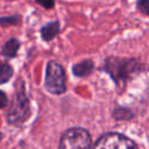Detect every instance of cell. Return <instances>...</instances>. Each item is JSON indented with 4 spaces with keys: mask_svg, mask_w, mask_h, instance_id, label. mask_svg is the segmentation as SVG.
Masks as SVG:
<instances>
[{
    "mask_svg": "<svg viewBox=\"0 0 149 149\" xmlns=\"http://www.w3.org/2000/svg\"><path fill=\"white\" fill-rule=\"evenodd\" d=\"M29 115H30L29 99L26 95L23 83L20 80L17 81L10 107L7 112V121L12 125H21L29 118Z\"/></svg>",
    "mask_w": 149,
    "mask_h": 149,
    "instance_id": "1",
    "label": "cell"
},
{
    "mask_svg": "<svg viewBox=\"0 0 149 149\" xmlns=\"http://www.w3.org/2000/svg\"><path fill=\"white\" fill-rule=\"evenodd\" d=\"M139 68L140 64L134 59H125L116 57H109L106 61L105 65V69L118 84L125 83L133 72L139 70Z\"/></svg>",
    "mask_w": 149,
    "mask_h": 149,
    "instance_id": "2",
    "label": "cell"
},
{
    "mask_svg": "<svg viewBox=\"0 0 149 149\" xmlns=\"http://www.w3.org/2000/svg\"><path fill=\"white\" fill-rule=\"evenodd\" d=\"M91 136L84 128H70L63 133L59 149H90Z\"/></svg>",
    "mask_w": 149,
    "mask_h": 149,
    "instance_id": "3",
    "label": "cell"
},
{
    "mask_svg": "<svg viewBox=\"0 0 149 149\" xmlns=\"http://www.w3.org/2000/svg\"><path fill=\"white\" fill-rule=\"evenodd\" d=\"M45 87L52 94H62L65 92V72L62 65L55 61H50L45 69Z\"/></svg>",
    "mask_w": 149,
    "mask_h": 149,
    "instance_id": "4",
    "label": "cell"
},
{
    "mask_svg": "<svg viewBox=\"0 0 149 149\" xmlns=\"http://www.w3.org/2000/svg\"><path fill=\"white\" fill-rule=\"evenodd\" d=\"M93 149H137L134 141L119 133L102 135L93 146Z\"/></svg>",
    "mask_w": 149,
    "mask_h": 149,
    "instance_id": "5",
    "label": "cell"
},
{
    "mask_svg": "<svg viewBox=\"0 0 149 149\" xmlns=\"http://www.w3.org/2000/svg\"><path fill=\"white\" fill-rule=\"evenodd\" d=\"M93 69H94L93 62L91 59H85V61H81V62L74 64L72 68V72L77 77H86L92 73Z\"/></svg>",
    "mask_w": 149,
    "mask_h": 149,
    "instance_id": "6",
    "label": "cell"
},
{
    "mask_svg": "<svg viewBox=\"0 0 149 149\" xmlns=\"http://www.w3.org/2000/svg\"><path fill=\"white\" fill-rule=\"evenodd\" d=\"M59 31V22L58 21H52L47 24H44L41 28V35L44 41H51L56 37V35Z\"/></svg>",
    "mask_w": 149,
    "mask_h": 149,
    "instance_id": "7",
    "label": "cell"
},
{
    "mask_svg": "<svg viewBox=\"0 0 149 149\" xmlns=\"http://www.w3.org/2000/svg\"><path fill=\"white\" fill-rule=\"evenodd\" d=\"M19 48H20V42L16 38H10L5 43V45L2 48V55L6 57H9V58H13V57H15Z\"/></svg>",
    "mask_w": 149,
    "mask_h": 149,
    "instance_id": "8",
    "label": "cell"
},
{
    "mask_svg": "<svg viewBox=\"0 0 149 149\" xmlns=\"http://www.w3.org/2000/svg\"><path fill=\"white\" fill-rule=\"evenodd\" d=\"M13 68L6 62H0V84H5L13 76Z\"/></svg>",
    "mask_w": 149,
    "mask_h": 149,
    "instance_id": "9",
    "label": "cell"
},
{
    "mask_svg": "<svg viewBox=\"0 0 149 149\" xmlns=\"http://www.w3.org/2000/svg\"><path fill=\"white\" fill-rule=\"evenodd\" d=\"M19 22H20V16H17V15L0 17V24L2 27H7V26H10V24H17Z\"/></svg>",
    "mask_w": 149,
    "mask_h": 149,
    "instance_id": "10",
    "label": "cell"
},
{
    "mask_svg": "<svg viewBox=\"0 0 149 149\" xmlns=\"http://www.w3.org/2000/svg\"><path fill=\"white\" fill-rule=\"evenodd\" d=\"M137 8L144 15L149 14V0H137Z\"/></svg>",
    "mask_w": 149,
    "mask_h": 149,
    "instance_id": "11",
    "label": "cell"
},
{
    "mask_svg": "<svg viewBox=\"0 0 149 149\" xmlns=\"http://www.w3.org/2000/svg\"><path fill=\"white\" fill-rule=\"evenodd\" d=\"M37 3H40L42 7L49 9V8H52L54 5H55V1L54 0H35Z\"/></svg>",
    "mask_w": 149,
    "mask_h": 149,
    "instance_id": "12",
    "label": "cell"
},
{
    "mask_svg": "<svg viewBox=\"0 0 149 149\" xmlns=\"http://www.w3.org/2000/svg\"><path fill=\"white\" fill-rule=\"evenodd\" d=\"M7 102H8V99H7V95L5 94V92L0 91V108H3L7 106Z\"/></svg>",
    "mask_w": 149,
    "mask_h": 149,
    "instance_id": "13",
    "label": "cell"
}]
</instances>
